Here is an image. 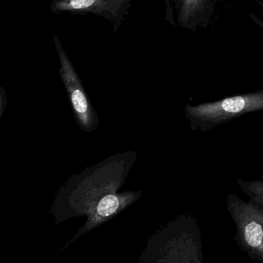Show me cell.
<instances>
[{
	"label": "cell",
	"instance_id": "6da1fadb",
	"mask_svg": "<svg viewBox=\"0 0 263 263\" xmlns=\"http://www.w3.org/2000/svg\"><path fill=\"white\" fill-rule=\"evenodd\" d=\"M197 219L184 214L156 230L147 240L138 263H204Z\"/></svg>",
	"mask_w": 263,
	"mask_h": 263
},
{
	"label": "cell",
	"instance_id": "7a4b0ae2",
	"mask_svg": "<svg viewBox=\"0 0 263 263\" xmlns=\"http://www.w3.org/2000/svg\"><path fill=\"white\" fill-rule=\"evenodd\" d=\"M262 110L263 90H258L196 106L188 104L185 115L191 130L205 133L242 116Z\"/></svg>",
	"mask_w": 263,
	"mask_h": 263
},
{
	"label": "cell",
	"instance_id": "3957f363",
	"mask_svg": "<svg viewBox=\"0 0 263 263\" xmlns=\"http://www.w3.org/2000/svg\"><path fill=\"white\" fill-rule=\"evenodd\" d=\"M226 206L236 225L238 247L250 259L263 263V207L233 193L227 197Z\"/></svg>",
	"mask_w": 263,
	"mask_h": 263
},
{
	"label": "cell",
	"instance_id": "277c9868",
	"mask_svg": "<svg viewBox=\"0 0 263 263\" xmlns=\"http://www.w3.org/2000/svg\"><path fill=\"white\" fill-rule=\"evenodd\" d=\"M132 0H54L50 5L52 13H92L103 17L113 26L114 32L129 13Z\"/></svg>",
	"mask_w": 263,
	"mask_h": 263
},
{
	"label": "cell",
	"instance_id": "5b68a950",
	"mask_svg": "<svg viewBox=\"0 0 263 263\" xmlns=\"http://www.w3.org/2000/svg\"><path fill=\"white\" fill-rule=\"evenodd\" d=\"M237 183L241 191L248 196L250 201L263 207V179L253 181L238 179Z\"/></svg>",
	"mask_w": 263,
	"mask_h": 263
},
{
	"label": "cell",
	"instance_id": "8992f818",
	"mask_svg": "<svg viewBox=\"0 0 263 263\" xmlns=\"http://www.w3.org/2000/svg\"><path fill=\"white\" fill-rule=\"evenodd\" d=\"M202 1L203 0H179L180 20L185 23L191 14L200 7Z\"/></svg>",
	"mask_w": 263,
	"mask_h": 263
},
{
	"label": "cell",
	"instance_id": "52a82bcc",
	"mask_svg": "<svg viewBox=\"0 0 263 263\" xmlns=\"http://www.w3.org/2000/svg\"><path fill=\"white\" fill-rule=\"evenodd\" d=\"M72 103L74 109L79 114H85L87 110V102L83 92L78 89L73 92Z\"/></svg>",
	"mask_w": 263,
	"mask_h": 263
}]
</instances>
